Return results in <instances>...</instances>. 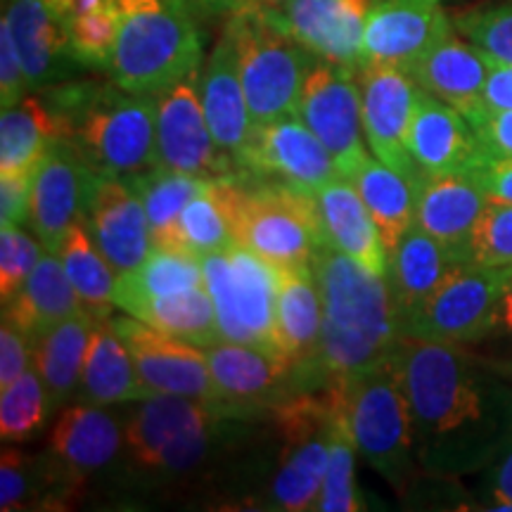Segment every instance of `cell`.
<instances>
[{"label": "cell", "instance_id": "6da1fadb", "mask_svg": "<svg viewBox=\"0 0 512 512\" xmlns=\"http://www.w3.org/2000/svg\"><path fill=\"white\" fill-rule=\"evenodd\" d=\"M392 361L411 406L422 475L456 482L494 463L512 437V382L463 344L401 337Z\"/></svg>", "mask_w": 512, "mask_h": 512}, {"label": "cell", "instance_id": "7a4b0ae2", "mask_svg": "<svg viewBox=\"0 0 512 512\" xmlns=\"http://www.w3.org/2000/svg\"><path fill=\"white\" fill-rule=\"evenodd\" d=\"M323 294L320 387H337L368 373L394 354L403 337L401 316L384 275L363 268L330 242L311 261Z\"/></svg>", "mask_w": 512, "mask_h": 512}, {"label": "cell", "instance_id": "3957f363", "mask_svg": "<svg viewBox=\"0 0 512 512\" xmlns=\"http://www.w3.org/2000/svg\"><path fill=\"white\" fill-rule=\"evenodd\" d=\"M38 93L98 176L131 181L157 166V95L128 93L114 81H64Z\"/></svg>", "mask_w": 512, "mask_h": 512}, {"label": "cell", "instance_id": "277c9868", "mask_svg": "<svg viewBox=\"0 0 512 512\" xmlns=\"http://www.w3.org/2000/svg\"><path fill=\"white\" fill-rule=\"evenodd\" d=\"M110 76L128 93L159 95L202 67L209 0H117Z\"/></svg>", "mask_w": 512, "mask_h": 512}, {"label": "cell", "instance_id": "5b68a950", "mask_svg": "<svg viewBox=\"0 0 512 512\" xmlns=\"http://www.w3.org/2000/svg\"><path fill=\"white\" fill-rule=\"evenodd\" d=\"M358 456L399 496L422 475L415 453L413 415L394 361H384L354 380L337 384Z\"/></svg>", "mask_w": 512, "mask_h": 512}, {"label": "cell", "instance_id": "8992f818", "mask_svg": "<svg viewBox=\"0 0 512 512\" xmlns=\"http://www.w3.org/2000/svg\"><path fill=\"white\" fill-rule=\"evenodd\" d=\"M235 245L273 268L311 266L325 245L316 192L278 181H226Z\"/></svg>", "mask_w": 512, "mask_h": 512}, {"label": "cell", "instance_id": "52a82bcc", "mask_svg": "<svg viewBox=\"0 0 512 512\" xmlns=\"http://www.w3.org/2000/svg\"><path fill=\"white\" fill-rule=\"evenodd\" d=\"M228 422L230 415L185 396H147L124 425L128 470L155 477L192 475L211 458Z\"/></svg>", "mask_w": 512, "mask_h": 512}, {"label": "cell", "instance_id": "ba28073f", "mask_svg": "<svg viewBox=\"0 0 512 512\" xmlns=\"http://www.w3.org/2000/svg\"><path fill=\"white\" fill-rule=\"evenodd\" d=\"M335 389H302L275 403L271 425L278 439L275 472L266 489V508L316 510L330 456Z\"/></svg>", "mask_w": 512, "mask_h": 512}, {"label": "cell", "instance_id": "9c48e42d", "mask_svg": "<svg viewBox=\"0 0 512 512\" xmlns=\"http://www.w3.org/2000/svg\"><path fill=\"white\" fill-rule=\"evenodd\" d=\"M223 27L238 46L240 76L254 128L297 114L304 81L318 57L273 27L264 10L233 12Z\"/></svg>", "mask_w": 512, "mask_h": 512}, {"label": "cell", "instance_id": "30bf717a", "mask_svg": "<svg viewBox=\"0 0 512 512\" xmlns=\"http://www.w3.org/2000/svg\"><path fill=\"white\" fill-rule=\"evenodd\" d=\"M202 264L221 339L275 351L278 268L240 245L202 256Z\"/></svg>", "mask_w": 512, "mask_h": 512}, {"label": "cell", "instance_id": "8fae6325", "mask_svg": "<svg viewBox=\"0 0 512 512\" xmlns=\"http://www.w3.org/2000/svg\"><path fill=\"white\" fill-rule=\"evenodd\" d=\"M512 280V266H456L430 297L403 318V337L475 344L494 335L496 311Z\"/></svg>", "mask_w": 512, "mask_h": 512}, {"label": "cell", "instance_id": "7c38bea8", "mask_svg": "<svg viewBox=\"0 0 512 512\" xmlns=\"http://www.w3.org/2000/svg\"><path fill=\"white\" fill-rule=\"evenodd\" d=\"M200 72L157 95V164L202 181H238V164L216 145L204 114Z\"/></svg>", "mask_w": 512, "mask_h": 512}, {"label": "cell", "instance_id": "4fadbf2b", "mask_svg": "<svg viewBox=\"0 0 512 512\" xmlns=\"http://www.w3.org/2000/svg\"><path fill=\"white\" fill-rule=\"evenodd\" d=\"M297 114L328 147L339 176L351 178L370 159L354 69L318 57L304 81Z\"/></svg>", "mask_w": 512, "mask_h": 512}, {"label": "cell", "instance_id": "5bb4252c", "mask_svg": "<svg viewBox=\"0 0 512 512\" xmlns=\"http://www.w3.org/2000/svg\"><path fill=\"white\" fill-rule=\"evenodd\" d=\"M204 351L223 413L230 418H261L271 413L275 403L306 389L302 373L275 351L226 339Z\"/></svg>", "mask_w": 512, "mask_h": 512}, {"label": "cell", "instance_id": "9a60e30c", "mask_svg": "<svg viewBox=\"0 0 512 512\" xmlns=\"http://www.w3.org/2000/svg\"><path fill=\"white\" fill-rule=\"evenodd\" d=\"M235 164L238 181H278L311 192L339 176L330 150L299 114L256 126Z\"/></svg>", "mask_w": 512, "mask_h": 512}, {"label": "cell", "instance_id": "2e32d148", "mask_svg": "<svg viewBox=\"0 0 512 512\" xmlns=\"http://www.w3.org/2000/svg\"><path fill=\"white\" fill-rule=\"evenodd\" d=\"M114 325L131 351L140 380L152 394L185 396L223 413L219 392L211 380L207 351L185 339L166 335L128 313L114 318Z\"/></svg>", "mask_w": 512, "mask_h": 512}, {"label": "cell", "instance_id": "e0dca14e", "mask_svg": "<svg viewBox=\"0 0 512 512\" xmlns=\"http://www.w3.org/2000/svg\"><path fill=\"white\" fill-rule=\"evenodd\" d=\"M356 79L370 150L380 162L418 183L422 171L408 150V128L418 105L420 86L411 74L392 64H363Z\"/></svg>", "mask_w": 512, "mask_h": 512}, {"label": "cell", "instance_id": "ac0fdd59", "mask_svg": "<svg viewBox=\"0 0 512 512\" xmlns=\"http://www.w3.org/2000/svg\"><path fill=\"white\" fill-rule=\"evenodd\" d=\"M373 0H283L264 15L320 60L358 72L363 34Z\"/></svg>", "mask_w": 512, "mask_h": 512}, {"label": "cell", "instance_id": "d6986e66", "mask_svg": "<svg viewBox=\"0 0 512 512\" xmlns=\"http://www.w3.org/2000/svg\"><path fill=\"white\" fill-rule=\"evenodd\" d=\"M98 174L83 162L67 138L50 147L31 176V233L46 252H60L72 223L83 219L88 195Z\"/></svg>", "mask_w": 512, "mask_h": 512}, {"label": "cell", "instance_id": "ffe728a7", "mask_svg": "<svg viewBox=\"0 0 512 512\" xmlns=\"http://www.w3.org/2000/svg\"><path fill=\"white\" fill-rule=\"evenodd\" d=\"M83 223L119 278L136 271L152 252L145 204L126 178H95Z\"/></svg>", "mask_w": 512, "mask_h": 512}, {"label": "cell", "instance_id": "44dd1931", "mask_svg": "<svg viewBox=\"0 0 512 512\" xmlns=\"http://www.w3.org/2000/svg\"><path fill=\"white\" fill-rule=\"evenodd\" d=\"M3 19L17 43L29 91L72 81L83 69L72 50L69 15L50 0H5Z\"/></svg>", "mask_w": 512, "mask_h": 512}, {"label": "cell", "instance_id": "7402d4cb", "mask_svg": "<svg viewBox=\"0 0 512 512\" xmlns=\"http://www.w3.org/2000/svg\"><path fill=\"white\" fill-rule=\"evenodd\" d=\"M453 24L444 0H373L363 34V64L406 67ZM358 67V69H361Z\"/></svg>", "mask_w": 512, "mask_h": 512}, {"label": "cell", "instance_id": "603a6c76", "mask_svg": "<svg viewBox=\"0 0 512 512\" xmlns=\"http://www.w3.org/2000/svg\"><path fill=\"white\" fill-rule=\"evenodd\" d=\"M323 344V294L311 266L278 268L275 351L302 373L306 389H323L316 368Z\"/></svg>", "mask_w": 512, "mask_h": 512}, {"label": "cell", "instance_id": "cb8c5ba5", "mask_svg": "<svg viewBox=\"0 0 512 512\" xmlns=\"http://www.w3.org/2000/svg\"><path fill=\"white\" fill-rule=\"evenodd\" d=\"M408 150L422 174H472L484 164L465 114L422 88L408 128Z\"/></svg>", "mask_w": 512, "mask_h": 512}, {"label": "cell", "instance_id": "d4e9b609", "mask_svg": "<svg viewBox=\"0 0 512 512\" xmlns=\"http://www.w3.org/2000/svg\"><path fill=\"white\" fill-rule=\"evenodd\" d=\"M486 204L489 197L470 174H422L415 223L444 245L456 266H465Z\"/></svg>", "mask_w": 512, "mask_h": 512}, {"label": "cell", "instance_id": "484cf974", "mask_svg": "<svg viewBox=\"0 0 512 512\" xmlns=\"http://www.w3.org/2000/svg\"><path fill=\"white\" fill-rule=\"evenodd\" d=\"M406 72L422 91L453 105L465 117L484 107L489 60L460 34L456 24H451L430 48L422 50Z\"/></svg>", "mask_w": 512, "mask_h": 512}, {"label": "cell", "instance_id": "4316f807", "mask_svg": "<svg viewBox=\"0 0 512 512\" xmlns=\"http://www.w3.org/2000/svg\"><path fill=\"white\" fill-rule=\"evenodd\" d=\"M200 95L216 145L238 162L254 133L235 38L223 27L200 72Z\"/></svg>", "mask_w": 512, "mask_h": 512}, {"label": "cell", "instance_id": "83f0119b", "mask_svg": "<svg viewBox=\"0 0 512 512\" xmlns=\"http://www.w3.org/2000/svg\"><path fill=\"white\" fill-rule=\"evenodd\" d=\"M121 451L124 430L107 406L79 401L64 408L50 430V456L79 486L95 472L110 467Z\"/></svg>", "mask_w": 512, "mask_h": 512}, {"label": "cell", "instance_id": "f1b7e54d", "mask_svg": "<svg viewBox=\"0 0 512 512\" xmlns=\"http://www.w3.org/2000/svg\"><path fill=\"white\" fill-rule=\"evenodd\" d=\"M325 238L332 247L377 275H387L389 252L380 228L349 178L337 176L316 192Z\"/></svg>", "mask_w": 512, "mask_h": 512}, {"label": "cell", "instance_id": "f546056e", "mask_svg": "<svg viewBox=\"0 0 512 512\" xmlns=\"http://www.w3.org/2000/svg\"><path fill=\"white\" fill-rule=\"evenodd\" d=\"M76 396L79 401L93 403V406L138 403L152 396L140 380L131 351L110 316L95 318L91 347H88L86 363H83Z\"/></svg>", "mask_w": 512, "mask_h": 512}, {"label": "cell", "instance_id": "4dcf8cb0", "mask_svg": "<svg viewBox=\"0 0 512 512\" xmlns=\"http://www.w3.org/2000/svg\"><path fill=\"white\" fill-rule=\"evenodd\" d=\"M83 311L86 309L79 294L64 273L60 254L55 252H43L22 290L8 304H3V318L17 325L31 339V344L57 323Z\"/></svg>", "mask_w": 512, "mask_h": 512}, {"label": "cell", "instance_id": "1f68e13d", "mask_svg": "<svg viewBox=\"0 0 512 512\" xmlns=\"http://www.w3.org/2000/svg\"><path fill=\"white\" fill-rule=\"evenodd\" d=\"M456 268V261L444 245L432 238L418 223L399 240L387 259V283L394 294L401 323L425 302L446 275Z\"/></svg>", "mask_w": 512, "mask_h": 512}, {"label": "cell", "instance_id": "d6a6232c", "mask_svg": "<svg viewBox=\"0 0 512 512\" xmlns=\"http://www.w3.org/2000/svg\"><path fill=\"white\" fill-rule=\"evenodd\" d=\"M67 128L43 95H27L0 117V176L31 174Z\"/></svg>", "mask_w": 512, "mask_h": 512}, {"label": "cell", "instance_id": "836d02e7", "mask_svg": "<svg viewBox=\"0 0 512 512\" xmlns=\"http://www.w3.org/2000/svg\"><path fill=\"white\" fill-rule=\"evenodd\" d=\"M93 328L95 318L83 311L57 323L34 342V368L46 387L50 411L64 406L69 396L79 392Z\"/></svg>", "mask_w": 512, "mask_h": 512}, {"label": "cell", "instance_id": "e575fe53", "mask_svg": "<svg viewBox=\"0 0 512 512\" xmlns=\"http://www.w3.org/2000/svg\"><path fill=\"white\" fill-rule=\"evenodd\" d=\"M356 185L358 195L380 228L382 242L387 252L399 245V240L415 226V202H418V183L406 178L399 171L370 157L354 176L349 178Z\"/></svg>", "mask_w": 512, "mask_h": 512}, {"label": "cell", "instance_id": "d590c367", "mask_svg": "<svg viewBox=\"0 0 512 512\" xmlns=\"http://www.w3.org/2000/svg\"><path fill=\"white\" fill-rule=\"evenodd\" d=\"M204 285H207V280H204L202 256L185 252V249L152 247V252L147 254V259L136 271L121 275L117 280L114 304L128 313L145 299L166 297V294Z\"/></svg>", "mask_w": 512, "mask_h": 512}, {"label": "cell", "instance_id": "8d00e7d4", "mask_svg": "<svg viewBox=\"0 0 512 512\" xmlns=\"http://www.w3.org/2000/svg\"><path fill=\"white\" fill-rule=\"evenodd\" d=\"M57 254H60L69 283L79 294L83 309L91 313L93 318L110 316L114 306H117L114 304V290H117L119 275L114 273L110 261L95 245L83 219L72 223Z\"/></svg>", "mask_w": 512, "mask_h": 512}, {"label": "cell", "instance_id": "74e56055", "mask_svg": "<svg viewBox=\"0 0 512 512\" xmlns=\"http://www.w3.org/2000/svg\"><path fill=\"white\" fill-rule=\"evenodd\" d=\"M128 316L143 320L152 328L174 335L197 347H211L221 339L216 325V309L211 294L204 287L166 294V297L145 299L128 311Z\"/></svg>", "mask_w": 512, "mask_h": 512}, {"label": "cell", "instance_id": "f35d334b", "mask_svg": "<svg viewBox=\"0 0 512 512\" xmlns=\"http://www.w3.org/2000/svg\"><path fill=\"white\" fill-rule=\"evenodd\" d=\"M131 183L145 204L152 233V247L178 249L176 238L181 214L211 181L178 174V171H171L166 166L157 164L150 171H145V174L131 178Z\"/></svg>", "mask_w": 512, "mask_h": 512}, {"label": "cell", "instance_id": "ab89813d", "mask_svg": "<svg viewBox=\"0 0 512 512\" xmlns=\"http://www.w3.org/2000/svg\"><path fill=\"white\" fill-rule=\"evenodd\" d=\"M233 245L235 228L226 181H211L181 214L176 247L197 256H207Z\"/></svg>", "mask_w": 512, "mask_h": 512}, {"label": "cell", "instance_id": "60d3db41", "mask_svg": "<svg viewBox=\"0 0 512 512\" xmlns=\"http://www.w3.org/2000/svg\"><path fill=\"white\" fill-rule=\"evenodd\" d=\"M335 389V387H330ZM337 403L335 415H332V432H330V456H328V472H325L323 491L316 503L320 512H358L366 510L368 505L363 501L361 489L356 482V456L358 448L351 437L347 411H344L342 396L335 389Z\"/></svg>", "mask_w": 512, "mask_h": 512}, {"label": "cell", "instance_id": "b9f144b4", "mask_svg": "<svg viewBox=\"0 0 512 512\" xmlns=\"http://www.w3.org/2000/svg\"><path fill=\"white\" fill-rule=\"evenodd\" d=\"M50 411L46 387L36 368L19 375L10 387L0 389V437L5 444L27 441L46 425Z\"/></svg>", "mask_w": 512, "mask_h": 512}, {"label": "cell", "instance_id": "7bdbcfd3", "mask_svg": "<svg viewBox=\"0 0 512 512\" xmlns=\"http://www.w3.org/2000/svg\"><path fill=\"white\" fill-rule=\"evenodd\" d=\"M74 57L83 69L110 74L114 46L119 36V5L117 0L105 8L81 12L69 17Z\"/></svg>", "mask_w": 512, "mask_h": 512}, {"label": "cell", "instance_id": "ee69618b", "mask_svg": "<svg viewBox=\"0 0 512 512\" xmlns=\"http://www.w3.org/2000/svg\"><path fill=\"white\" fill-rule=\"evenodd\" d=\"M453 24L486 57L512 67V3L460 12Z\"/></svg>", "mask_w": 512, "mask_h": 512}, {"label": "cell", "instance_id": "f6af8a7d", "mask_svg": "<svg viewBox=\"0 0 512 512\" xmlns=\"http://www.w3.org/2000/svg\"><path fill=\"white\" fill-rule=\"evenodd\" d=\"M467 264L512 266V204H486L470 240Z\"/></svg>", "mask_w": 512, "mask_h": 512}, {"label": "cell", "instance_id": "bcb514c9", "mask_svg": "<svg viewBox=\"0 0 512 512\" xmlns=\"http://www.w3.org/2000/svg\"><path fill=\"white\" fill-rule=\"evenodd\" d=\"M41 240L31 238L19 226L0 228V299L8 304L27 283L31 271L43 256Z\"/></svg>", "mask_w": 512, "mask_h": 512}, {"label": "cell", "instance_id": "7dc6e473", "mask_svg": "<svg viewBox=\"0 0 512 512\" xmlns=\"http://www.w3.org/2000/svg\"><path fill=\"white\" fill-rule=\"evenodd\" d=\"M475 128L479 147L484 152V164L494 159H512V110H482L467 114Z\"/></svg>", "mask_w": 512, "mask_h": 512}, {"label": "cell", "instance_id": "c3c4849f", "mask_svg": "<svg viewBox=\"0 0 512 512\" xmlns=\"http://www.w3.org/2000/svg\"><path fill=\"white\" fill-rule=\"evenodd\" d=\"M479 510H512V437L494 463L479 472Z\"/></svg>", "mask_w": 512, "mask_h": 512}, {"label": "cell", "instance_id": "681fc988", "mask_svg": "<svg viewBox=\"0 0 512 512\" xmlns=\"http://www.w3.org/2000/svg\"><path fill=\"white\" fill-rule=\"evenodd\" d=\"M29 81L24 74L22 57H19L17 43L12 38L10 24L0 22V102L3 110H10L27 98Z\"/></svg>", "mask_w": 512, "mask_h": 512}, {"label": "cell", "instance_id": "f907efd6", "mask_svg": "<svg viewBox=\"0 0 512 512\" xmlns=\"http://www.w3.org/2000/svg\"><path fill=\"white\" fill-rule=\"evenodd\" d=\"M34 363V344L17 325L3 318L0 325V389L10 387Z\"/></svg>", "mask_w": 512, "mask_h": 512}, {"label": "cell", "instance_id": "816d5d0a", "mask_svg": "<svg viewBox=\"0 0 512 512\" xmlns=\"http://www.w3.org/2000/svg\"><path fill=\"white\" fill-rule=\"evenodd\" d=\"M31 174L0 176V226H22L29 223L31 207Z\"/></svg>", "mask_w": 512, "mask_h": 512}, {"label": "cell", "instance_id": "f5cc1de1", "mask_svg": "<svg viewBox=\"0 0 512 512\" xmlns=\"http://www.w3.org/2000/svg\"><path fill=\"white\" fill-rule=\"evenodd\" d=\"M491 202L512 204V159H494L470 174Z\"/></svg>", "mask_w": 512, "mask_h": 512}, {"label": "cell", "instance_id": "db71d44e", "mask_svg": "<svg viewBox=\"0 0 512 512\" xmlns=\"http://www.w3.org/2000/svg\"><path fill=\"white\" fill-rule=\"evenodd\" d=\"M489 60V79L484 88L486 110H512V67L510 64Z\"/></svg>", "mask_w": 512, "mask_h": 512}, {"label": "cell", "instance_id": "11a10c76", "mask_svg": "<svg viewBox=\"0 0 512 512\" xmlns=\"http://www.w3.org/2000/svg\"><path fill=\"white\" fill-rule=\"evenodd\" d=\"M283 3V0H209V8L214 15H233V12L240 10H264V8H273V5Z\"/></svg>", "mask_w": 512, "mask_h": 512}, {"label": "cell", "instance_id": "9f6ffc18", "mask_svg": "<svg viewBox=\"0 0 512 512\" xmlns=\"http://www.w3.org/2000/svg\"><path fill=\"white\" fill-rule=\"evenodd\" d=\"M494 335H510L512 337V280L505 290L501 306L496 311V325H494Z\"/></svg>", "mask_w": 512, "mask_h": 512}, {"label": "cell", "instance_id": "6f0895ef", "mask_svg": "<svg viewBox=\"0 0 512 512\" xmlns=\"http://www.w3.org/2000/svg\"><path fill=\"white\" fill-rule=\"evenodd\" d=\"M489 363L496 373H501L505 380L512 382V358H489Z\"/></svg>", "mask_w": 512, "mask_h": 512}, {"label": "cell", "instance_id": "680465c9", "mask_svg": "<svg viewBox=\"0 0 512 512\" xmlns=\"http://www.w3.org/2000/svg\"><path fill=\"white\" fill-rule=\"evenodd\" d=\"M50 3H53L55 8H60L62 12H67V15H69V5H72V0H50Z\"/></svg>", "mask_w": 512, "mask_h": 512}]
</instances>
